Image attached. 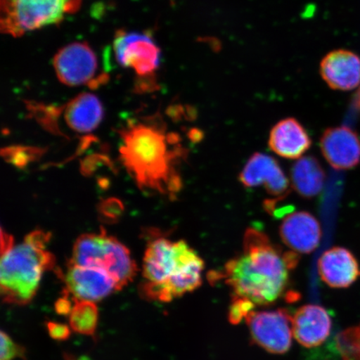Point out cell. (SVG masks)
Returning a JSON list of instances; mask_svg holds the SVG:
<instances>
[{
	"instance_id": "cell-5",
	"label": "cell",
	"mask_w": 360,
	"mask_h": 360,
	"mask_svg": "<svg viewBox=\"0 0 360 360\" xmlns=\"http://www.w3.org/2000/svg\"><path fill=\"white\" fill-rule=\"evenodd\" d=\"M82 0H0L3 34L21 37L44 27L58 24L79 11Z\"/></svg>"
},
{
	"instance_id": "cell-3",
	"label": "cell",
	"mask_w": 360,
	"mask_h": 360,
	"mask_svg": "<svg viewBox=\"0 0 360 360\" xmlns=\"http://www.w3.org/2000/svg\"><path fill=\"white\" fill-rule=\"evenodd\" d=\"M49 238V233L36 231L1 255L0 292L4 303L25 305L34 299L44 272L55 268V256L46 250Z\"/></svg>"
},
{
	"instance_id": "cell-2",
	"label": "cell",
	"mask_w": 360,
	"mask_h": 360,
	"mask_svg": "<svg viewBox=\"0 0 360 360\" xmlns=\"http://www.w3.org/2000/svg\"><path fill=\"white\" fill-rule=\"evenodd\" d=\"M243 247L240 255L229 260L222 271L213 276L223 278L233 295L258 305L274 303L285 292L299 255L282 252L264 233L253 228L247 229Z\"/></svg>"
},
{
	"instance_id": "cell-11",
	"label": "cell",
	"mask_w": 360,
	"mask_h": 360,
	"mask_svg": "<svg viewBox=\"0 0 360 360\" xmlns=\"http://www.w3.org/2000/svg\"><path fill=\"white\" fill-rule=\"evenodd\" d=\"M61 277L65 283V290L75 300L96 303L119 290L109 274L96 268L79 266L69 262L66 273L61 274Z\"/></svg>"
},
{
	"instance_id": "cell-16",
	"label": "cell",
	"mask_w": 360,
	"mask_h": 360,
	"mask_svg": "<svg viewBox=\"0 0 360 360\" xmlns=\"http://www.w3.org/2000/svg\"><path fill=\"white\" fill-rule=\"evenodd\" d=\"M321 75L328 86L350 91L360 84V57L347 49L328 53L321 64Z\"/></svg>"
},
{
	"instance_id": "cell-26",
	"label": "cell",
	"mask_w": 360,
	"mask_h": 360,
	"mask_svg": "<svg viewBox=\"0 0 360 360\" xmlns=\"http://www.w3.org/2000/svg\"><path fill=\"white\" fill-rule=\"evenodd\" d=\"M65 360H75V356L71 354H65Z\"/></svg>"
},
{
	"instance_id": "cell-6",
	"label": "cell",
	"mask_w": 360,
	"mask_h": 360,
	"mask_svg": "<svg viewBox=\"0 0 360 360\" xmlns=\"http://www.w3.org/2000/svg\"><path fill=\"white\" fill-rule=\"evenodd\" d=\"M114 53L120 66L132 70L146 87H155V75L160 65V49L151 35L146 33L117 31L114 38Z\"/></svg>"
},
{
	"instance_id": "cell-14",
	"label": "cell",
	"mask_w": 360,
	"mask_h": 360,
	"mask_svg": "<svg viewBox=\"0 0 360 360\" xmlns=\"http://www.w3.org/2000/svg\"><path fill=\"white\" fill-rule=\"evenodd\" d=\"M292 335L305 348L319 347L330 337L332 319L325 308L306 304L296 310L292 318Z\"/></svg>"
},
{
	"instance_id": "cell-19",
	"label": "cell",
	"mask_w": 360,
	"mask_h": 360,
	"mask_svg": "<svg viewBox=\"0 0 360 360\" xmlns=\"http://www.w3.org/2000/svg\"><path fill=\"white\" fill-rule=\"evenodd\" d=\"M326 175L321 163L313 156L301 157L292 165L291 182L294 190L304 198L317 196L325 186Z\"/></svg>"
},
{
	"instance_id": "cell-20",
	"label": "cell",
	"mask_w": 360,
	"mask_h": 360,
	"mask_svg": "<svg viewBox=\"0 0 360 360\" xmlns=\"http://www.w3.org/2000/svg\"><path fill=\"white\" fill-rule=\"evenodd\" d=\"M98 321V311L96 303L90 301L75 300L70 314V325L78 334L94 336Z\"/></svg>"
},
{
	"instance_id": "cell-10",
	"label": "cell",
	"mask_w": 360,
	"mask_h": 360,
	"mask_svg": "<svg viewBox=\"0 0 360 360\" xmlns=\"http://www.w3.org/2000/svg\"><path fill=\"white\" fill-rule=\"evenodd\" d=\"M238 180L246 188L263 186L277 204L289 195L290 186L281 165L273 157L255 153L241 170Z\"/></svg>"
},
{
	"instance_id": "cell-12",
	"label": "cell",
	"mask_w": 360,
	"mask_h": 360,
	"mask_svg": "<svg viewBox=\"0 0 360 360\" xmlns=\"http://www.w3.org/2000/svg\"><path fill=\"white\" fill-rule=\"evenodd\" d=\"M321 150L336 170L353 169L360 164V136L349 126L326 129L321 138Z\"/></svg>"
},
{
	"instance_id": "cell-17",
	"label": "cell",
	"mask_w": 360,
	"mask_h": 360,
	"mask_svg": "<svg viewBox=\"0 0 360 360\" xmlns=\"http://www.w3.org/2000/svg\"><path fill=\"white\" fill-rule=\"evenodd\" d=\"M311 139L304 126L294 118L280 121L269 137L270 150L285 159H299L309 150Z\"/></svg>"
},
{
	"instance_id": "cell-24",
	"label": "cell",
	"mask_w": 360,
	"mask_h": 360,
	"mask_svg": "<svg viewBox=\"0 0 360 360\" xmlns=\"http://www.w3.org/2000/svg\"><path fill=\"white\" fill-rule=\"evenodd\" d=\"M47 328L49 335L55 340H67L71 335L69 326L64 323L48 321Z\"/></svg>"
},
{
	"instance_id": "cell-22",
	"label": "cell",
	"mask_w": 360,
	"mask_h": 360,
	"mask_svg": "<svg viewBox=\"0 0 360 360\" xmlns=\"http://www.w3.org/2000/svg\"><path fill=\"white\" fill-rule=\"evenodd\" d=\"M255 304L242 297L233 295L231 307L229 309V321L233 325H238L245 321L251 312L254 311Z\"/></svg>"
},
{
	"instance_id": "cell-15",
	"label": "cell",
	"mask_w": 360,
	"mask_h": 360,
	"mask_svg": "<svg viewBox=\"0 0 360 360\" xmlns=\"http://www.w3.org/2000/svg\"><path fill=\"white\" fill-rule=\"evenodd\" d=\"M281 240L297 254H310L321 244V224L314 215L305 211L288 215L280 228Z\"/></svg>"
},
{
	"instance_id": "cell-23",
	"label": "cell",
	"mask_w": 360,
	"mask_h": 360,
	"mask_svg": "<svg viewBox=\"0 0 360 360\" xmlns=\"http://www.w3.org/2000/svg\"><path fill=\"white\" fill-rule=\"evenodd\" d=\"M1 355L0 360H13L15 358L25 359V349L13 342L6 333L1 331Z\"/></svg>"
},
{
	"instance_id": "cell-4",
	"label": "cell",
	"mask_w": 360,
	"mask_h": 360,
	"mask_svg": "<svg viewBox=\"0 0 360 360\" xmlns=\"http://www.w3.org/2000/svg\"><path fill=\"white\" fill-rule=\"evenodd\" d=\"M70 263L103 270L116 282L119 290L132 282L138 271L128 248L105 232L80 236Z\"/></svg>"
},
{
	"instance_id": "cell-25",
	"label": "cell",
	"mask_w": 360,
	"mask_h": 360,
	"mask_svg": "<svg viewBox=\"0 0 360 360\" xmlns=\"http://www.w3.org/2000/svg\"><path fill=\"white\" fill-rule=\"evenodd\" d=\"M63 295H64L56 301L55 309L58 314L63 315V316H67V315H70L71 314L73 307H72L71 301L69 299V292L65 290L64 294Z\"/></svg>"
},
{
	"instance_id": "cell-8",
	"label": "cell",
	"mask_w": 360,
	"mask_h": 360,
	"mask_svg": "<svg viewBox=\"0 0 360 360\" xmlns=\"http://www.w3.org/2000/svg\"><path fill=\"white\" fill-rule=\"evenodd\" d=\"M292 318L285 309L253 311L245 319L252 340L269 353L285 354L292 345Z\"/></svg>"
},
{
	"instance_id": "cell-9",
	"label": "cell",
	"mask_w": 360,
	"mask_h": 360,
	"mask_svg": "<svg viewBox=\"0 0 360 360\" xmlns=\"http://www.w3.org/2000/svg\"><path fill=\"white\" fill-rule=\"evenodd\" d=\"M193 250L184 240L172 242L164 237L155 238L148 243L143 257V277L148 282H167Z\"/></svg>"
},
{
	"instance_id": "cell-7",
	"label": "cell",
	"mask_w": 360,
	"mask_h": 360,
	"mask_svg": "<svg viewBox=\"0 0 360 360\" xmlns=\"http://www.w3.org/2000/svg\"><path fill=\"white\" fill-rule=\"evenodd\" d=\"M58 80L70 87L96 89L105 84L107 73L101 71L98 57L86 42H75L58 51L53 60Z\"/></svg>"
},
{
	"instance_id": "cell-13",
	"label": "cell",
	"mask_w": 360,
	"mask_h": 360,
	"mask_svg": "<svg viewBox=\"0 0 360 360\" xmlns=\"http://www.w3.org/2000/svg\"><path fill=\"white\" fill-rule=\"evenodd\" d=\"M318 271L323 282L334 289H346L360 278V264L355 255L346 248L328 249L318 261Z\"/></svg>"
},
{
	"instance_id": "cell-21",
	"label": "cell",
	"mask_w": 360,
	"mask_h": 360,
	"mask_svg": "<svg viewBox=\"0 0 360 360\" xmlns=\"http://www.w3.org/2000/svg\"><path fill=\"white\" fill-rule=\"evenodd\" d=\"M337 345L344 360H360V323L341 333Z\"/></svg>"
},
{
	"instance_id": "cell-1",
	"label": "cell",
	"mask_w": 360,
	"mask_h": 360,
	"mask_svg": "<svg viewBox=\"0 0 360 360\" xmlns=\"http://www.w3.org/2000/svg\"><path fill=\"white\" fill-rule=\"evenodd\" d=\"M120 135V160L137 186L170 198L178 195L183 186L179 168L187 155L179 135L155 118L129 122Z\"/></svg>"
},
{
	"instance_id": "cell-18",
	"label": "cell",
	"mask_w": 360,
	"mask_h": 360,
	"mask_svg": "<svg viewBox=\"0 0 360 360\" xmlns=\"http://www.w3.org/2000/svg\"><path fill=\"white\" fill-rule=\"evenodd\" d=\"M68 127L77 134H89L101 124L103 108L93 94L82 93L63 108Z\"/></svg>"
}]
</instances>
